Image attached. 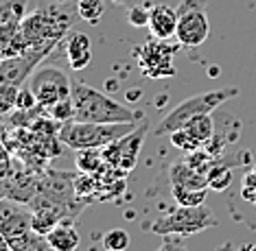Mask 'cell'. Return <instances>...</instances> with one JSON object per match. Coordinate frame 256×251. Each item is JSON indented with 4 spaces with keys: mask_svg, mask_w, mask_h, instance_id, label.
<instances>
[{
    "mask_svg": "<svg viewBox=\"0 0 256 251\" xmlns=\"http://www.w3.org/2000/svg\"><path fill=\"white\" fill-rule=\"evenodd\" d=\"M66 59L72 70H84L92 59L90 37L86 33L72 31L66 39Z\"/></svg>",
    "mask_w": 256,
    "mask_h": 251,
    "instance_id": "12",
    "label": "cell"
},
{
    "mask_svg": "<svg viewBox=\"0 0 256 251\" xmlns=\"http://www.w3.org/2000/svg\"><path fill=\"white\" fill-rule=\"evenodd\" d=\"M217 225L212 210L204 206H178L164 217L151 223V232L158 236H193Z\"/></svg>",
    "mask_w": 256,
    "mask_h": 251,
    "instance_id": "5",
    "label": "cell"
},
{
    "mask_svg": "<svg viewBox=\"0 0 256 251\" xmlns=\"http://www.w3.org/2000/svg\"><path fill=\"white\" fill-rule=\"evenodd\" d=\"M11 251H14V249H11Z\"/></svg>",
    "mask_w": 256,
    "mask_h": 251,
    "instance_id": "31",
    "label": "cell"
},
{
    "mask_svg": "<svg viewBox=\"0 0 256 251\" xmlns=\"http://www.w3.org/2000/svg\"><path fill=\"white\" fill-rule=\"evenodd\" d=\"M219 251H256L254 243H241V245H226Z\"/></svg>",
    "mask_w": 256,
    "mask_h": 251,
    "instance_id": "29",
    "label": "cell"
},
{
    "mask_svg": "<svg viewBox=\"0 0 256 251\" xmlns=\"http://www.w3.org/2000/svg\"><path fill=\"white\" fill-rule=\"evenodd\" d=\"M127 22L132 26H147L149 24V9L147 7H132L127 13Z\"/></svg>",
    "mask_w": 256,
    "mask_h": 251,
    "instance_id": "26",
    "label": "cell"
},
{
    "mask_svg": "<svg viewBox=\"0 0 256 251\" xmlns=\"http://www.w3.org/2000/svg\"><path fill=\"white\" fill-rule=\"evenodd\" d=\"M18 92H20L18 85L0 81V116H9L18 107Z\"/></svg>",
    "mask_w": 256,
    "mask_h": 251,
    "instance_id": "21",
    "label": "cell"
},
{
    "mask_svg": "<svg viewBox=\"0 0 256 251\" xmlns=\"http://www.w3.org/2000/svg\"><path fill=\"white\" fill-rule=\"evenodd\" d=\"M171 195L178 206H204L206 203L208 188H184V186H171Z\"/></svg>",
    "mask_w": 256,
    "mask_h": 251,
    "instance_id": "18",
    "label": "cell"
},
{
    "mask_svg": "<svg viewBox=\"0 0 256 251\" xmlns=\"http://www.w3.org/2000/svg\"><path fill=\"white\" fill-rule=\"evenodd\" d=\"M46 241L53 251H77L81 245V236L70 221H62L46 234Z\"/></svg>",
    "mask_w": 256,
    "mask_h": 251,
    "instance_id": "13",
    "label": "cell"
},
{
    "mask_svg": "<svg viewBox=\"0 0 256 251\" xmlns=\"http://www.w3.org/2000/svg\"><path fill=\"white\" fill-rule=\"evenodd\" d=\"M184 129H188L193 136L197 138V142L202 144H208L214 136V122H212V114H200L195 118H190L188 122L184 125Z\"/></svg>",
    "mask_w": 256,
    "mask_h": 251,
    "instance_id": "15",
    "label": "cell"
},
{
    "mask_svg": "<svg viewBox=\"0 0 256 251\" xmlns=\"http://www.w3.org/2000/svg\"><path fill=\"white\" fill-rule=\"evenodd\" d=\"M210 35V22L200 0H184L178 9V42L186 48H197Z\"/></svg>",
    "mask_w": 256,
    "mask_h": 251,
    "instance_id": "7",
    "label": "cell"
},
{
    "mask_svg": "<svg viewBox=\"0 0 256 251\" xmlns=\"http://www.w3.org/2000/svg\"><path fill=\"white\" fill-rule=\"evenodd\" d=\"M72 17L68 13L50 7V9H40L31 15H24L20 22V31L24 37L26 50H46L50 52L55 44L62 39V35L68 31Z\"/></svg>",
    "mask_w": 256,
    "mask_h": 251,
    "instance_id": "3",
    "label": "cell"
},
{
    "mask_svg": "<svg viewBox=\"0 0 256 251\" xmlns=\"http://www.w3.org/2000/svg\"><path fill=\"white\" fill-rule=\"evenodd\" d=\"M168 140H171V144L176 149H180L182 153H190V151H195V149H200L202 144L197 142V138L190 133L188 129H176L173 133H168Z\"/></svg>",
    "mask_w": 256,
    "mask_h": 251,
    "instance_id": "23",
    "label": "cell"
},
{
    "mask_svg": "<svg viewBox=\"0 0 256 251\" xmlns=\"http://www.w3.org/2000/svg\"><path fill=\"white\" fill-rule=\"evenodd\" d=\"M26 0H0V26L20 24L24 20Z\"/></svg>",
    "mask_w": 256,
    "mask_h": 251,
    "instance_id": "19",
    "label": "cell"
},
{
    "mask_svg": "<svg viewBox=\"0 0 256 251\" xmlns=\"http://www.w3.org/2000/svg\"><path fill=\"white\" fill-rule=\"evenodd\" d=\"M173 55L176 48L166 44V39H151V42L136 46V57L140 61V70L147 77L154 79H166L176 74L173 66Z\"/></svg>",
    "mask_w": 256,
    "mask_h": 251,
    "instance_id": "8",
    "label": "cell"
},
{
    "mask_svg": "<svg viewBox=\"0 0 256 251\" xmlns=\"http://www.w3.org/2000/svg\"><path fill=\"white\" fill-rule=\"evenodd\" d=\"M74 164H77L79 173H88V175H94L103 168V151L101 149H81L77 160H74Z\"/></svg>",
    "mask_w": 256,
    "mask_h": 251,
    "instance_id": "17",
    "label": "cell"
},
{
    "mask_svg": "<svg viewBox=\"0 0 256 251\" xmlns=\"http://www.w3.org/2000/svg\"><path fill=\"white\" fill-rule=\"evenodd\" d=\"M28 87L33 90V94L38 98V105L44 109L53 107L55 103L70 98L72 92V81L68 79V74L62 68L55 66H38L36 72L31 74Z\"/></svg>",
    "mask_w": 256,
    "mask_h": 251,
    "instance_id": "6",
    "label": "cell"
},
{
    "mask_svg": "<svg viewBox=\"0 0 256 251\" xmlns=\"http://www.w3.org/2000/svg\"><path fill=\"white\" fill-rule=\"evenodd\" d=\"M46 55H48L46 50H24L20 55L0 59V81L22 85L26 79H31V74L36 72L33 68H38Z\"/></svg>",
    "mask_w": 256,
    "mask_h": 251,
    "instance_id": "10",
    "label": "cell"
},
{
    "mask_svg": "<svg viewBox=\"0 0 256 251\" xmlns=\"http://www.w3.org/2000/svg\"><path fill=\"white\" fill-rule=\"evenodd\" d=\"M130 243V234L125 230H112L103 236V249L106 251H125Z\"/></svg>",
    "mask_w": 256,
    "mask_h": 251,
    "instance_id": "24",
    "label": "cell"
},
{
    "mask_svg": "<svg viewBox=\"0 0 256 251\" xmlns=\"http://www.w3.org/2000/svg\"><path fill=\"white\" fill-rule=\"evenodd\" d=\"M0 251H11V245H9V241H7V236L0 232Z\"/></svg>",
    "mask_w": 256,
    "mask_h": 251,
    "instance_id": "30",
    "label": "cell"
},
{
    "mask_svg": "<svg viewBox=\"0 0 256 251\" xmlns=\"http://www.w3.org/2000/svg\"><path fill=\"white\" fill-rule=\"evenodd\" d=\"M206 177H208V186H210L212 190H226L230 186V182H232L230 168L226 166V162H221V160L212 162V166L208 168Z\"/></svg>",
    "mask_w": 256,
    "mask_h": 251,
    "instance_id": "20",
    "label": "cell"
},
{
    "mask_svg": "<svg viewBox=\"0 0 256 251\" xmlns=\"http://www.w3.org/2000/svg\"><path fill=\"white\" fill-rule=\"evenodd\" d=\"M11 249L14 251H53L50 249L48 241H46L44 234H38L36 230H28L26 234H22L14 241H9Z\"/></svg>",
    "mask_w": 256,
    "mask_h": 251,
    "instance_id": "16",
    "label": "cell"
},
{
    "mask_svg": "<svg viewBox=\"0 0 256 251\" xmlns=\"http://www.w3.org/2000/svg\"><path fill=\"white\" fill-rule=\"evenodd\" d=\"M164 238H166V241L160 245V249H158V251H186L184 245L180 243V241H176V238H173V241H171L168 236H164Z\"/></svg>",
    "mask_w": 256,
    "mask_h": 251,
    "instance_id": "28",
    "label": "cell"
},
{
    "mask_svg": "<svg viewBox=\"0 0 256 251\" xmlns=\"http://www.w3.org/2000/svg\"><path fill=\"white\" fill-rule=\"evenodd\" d=\"M236 94H238L236 87H224V90H210V92L195 94L190 98H184L182 103L176 105V107L156 125V136H168V133H173L176 129H182L186 122L190 118H195V116L212 114L221 103L230 101V98Z\"/></svg>",
    "mask_w": 256,
    "mask_h": 251,
    "instance_id": "4",
    "label": "cell"
},
{
    "mask_svg": "<svg viewBox=\"0 0 256 251\" xmlns=\"http://www.w3.org/2000/svg\"><path fill=\"white\" fill-rule=\"evenodd\" d=\"M144 133H147V122H142L140 127H136L132 133L110 142L108 147H103V162L118 171H132L138 162V151L142 147Z\"/></svg>",
    "mask_w": 256,
    "mask_h": 251,
    "instance_id": "9",
    "label": "cell"
},
{
    "mask_svg": "<svg viewBox=\"0 0 256 251\" xmlns=\"http://www.w3.org/2000/svg\"><path fill=\"white\" fill-rule=\"evenodd\" d=\"M138 127V122H81L68 120L57 131L60 142L68 149H103L110 142L127 136Z\"/></svg>",
    "mask_w": 256,
    "mask_h": 251,
    "instance_id": "2",
    "label": "cell"
},
{
    "mask_svg": "<svg viewBox=\"0 0 256 251\" xmlns=\"http://www.w3.org/2000/svg\"><path fill=\"white\" fill-rule=\"evenodd\" d=\"M48 114L50 118L57 120V122H68L74 118V105H72V98H64V101L55 103L53 107H48Z\"/></svg>",
    "mask_w": 256,
    "mask_h": 251,
    "instance_id": "25",
    "label": "cell"
},
{
    "mask_svg": "<svg viewBox=\"0 0 256 251\" xmlns=\"http://www.w3.org/2000/svg\"><path fill=\"white\" fill-rule=\"evenodd\" d=\"M171 177V186H184V188H208V177L193 168L188 162H178L168 171Z\"/></svg>",
    "mask_w": 256,
    "mask_h": 251,
    "instance_id": "14",
    "label": "cell"
},
{
    "mask_svg": "<svg viewBox=\"0 0 256 251\" xmlns=\"http://www.w3.org/2000/svg\"><path fill=\"white\" fill-rule=\"evenodd\" d=\"M77 13L88 24H98L103 17V0H79Z\"/></svg>",
    "mask_w": 256,
    "mask_h": 251,
    "instance_id": "22",
    "label": "cell"
},
{
    "mask_svg": "<svg viewBox=\"0 0 256 251\" xmlns=\"http://www.w3.org/2000/svg\"><path fill=\"white\" fill-rule=\"evenodd\" d=\"M149 33L156 39H168L178 31V9L168 4H156L149 9Z\"/></svg>",
    "mask_w": 256,
    "mask_h": 251,
    "instance_id": "11",
    "label": "cell"
},
{
    "mask_svg": "<svg viewBox=\"0 0 256 251\" xmlns=\"http://www.w3.org/2000/svg\"><path fill=\"white\" fill-rule=\"evenodd\" d=\"M74 105V118L81 122H138L142 120L140 112H134L127 105L114 101L84 81H72L70 92Z\"/></svg>",
    "mask_w": 256,
    "mask_h": 251,
    "instance_id": "1",
    "label": "cell"
},
{
    "mask_svg": "<svg viewBox=\"0 0 256 251\" xmlns=\"http://www.w3.org/2000/svg\"><path fill=\"white\" fill-rule=\"evenodd\" d=\"M36 107H40V105H38V98H36V94H33V90L31 87H20L18 107L16 109H36Z\"/></svg>",
    "mask_w": 256,
    "mask_h": 251,
    "instance_id": "27",
    "label": "cell"
}]
</instances>
